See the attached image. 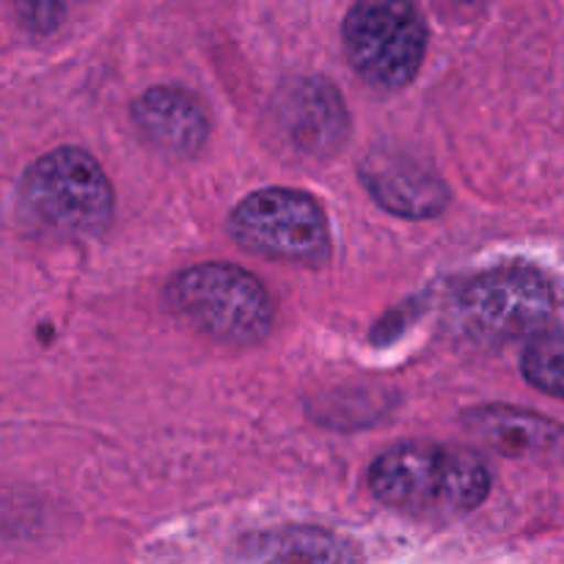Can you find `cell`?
<instances>
[{
    "instance_id": "1",
    "label": "cell",
    "mask_w": 564,
    "mask_h": 564,
    "mask_svg": "<svg viewBox=\"0 0 564 564\" xmlns=\"http://www.w3.org/2000/svg\"><path fill=\"white\" fill-rule=\"evenodd\" d=\"M369 488L402 516L446 521L477 510L488 499L490 471L471 449L405 444L375 460Z\"/></svg>"
},
{
    "instance_id": "2",
    "label": "cell",
    "mask_w": 564,
    "mask_h": 564,
    "mask_svg": "<svg viewBox=\"0 0 564 564\" xmlns=\"http://www.w3.org/2000/svg\"><path fill=\"white\" fill-rule=\"evenodd\" d=\"M165 297L182 319L224 345H257L275 317L262 281L235 264H196L171 281Z\"/></svg>"
},
{
    "instance_id": "3",
    "label": "cell",
    "mask_w": 564,
    "mask_h": 564,
    "mask_svg": "<svg viewBox=\"0 0 564 564\" xmlns=\"http://www.w3.org/2000/svg\"><path fill=\"white\" fill-rule=\"evenodd\" d=\"M20 202L33 220L69 237L102 235L113 215V187L83 149H53L25 171Z\"/></svg>"
},
{
    "instance_id": "4",
    "label": "cell",
    "mask_w": 564,
    "mask_h": 564,
    "mask_svg": "<svg viewBox=\"0 0 564 564\" xmlns=\"http://www.w3.org/2000/svg\"><path fill=\"white\" fill-rule=\"evenodd\" d=\"M554 284L534 268H496L460 286L452 297V323L479 345H505L534 334L556 312Z\"/></svg>"
},
{
    "instance_id": "5",
    "label": "cell",
    "mask_w": 564,
    "mask_h": 564,
    "mask_svg": "<svg viewBox=\"0 0 564 564\" xmlns=\"http://www.w3.org/2000/svg\"><path fill=\"white\" fill-rule=\"evenodd\" d=\"M345 50L364 80L394 91L422 69L427 25L411 0H358L345 20Z\"/></svg>"
},
{
    "instance_id": "6",
    "label": "cell",
    "mask_w": 564,
    "mask_h": 564,
    "mask_svg": "<svg viewBox=\"0 0 564 564\" xmlns=\"http://www.w3.org/2000/svg\"><path fill=\"white\" fill-rule=\"evenodd\" d=\"M229 231L242 248L279 262L317 264L328 257V220L308 193L268 187L235 207Z\"/></svg>"
},
{
    "instance_id": "7",
    "label": "cell",
    "mask_w": 564,
    "mask_h": 564,
    "mask_svg": "<svg viewBox=\"0 0 564 564\" xmlns=\"http://www.w3.org/2000/svg\"><path fill=\"white\" fill-rule=\"evenodd\" d=\"M361 180L380 207L402 218H433L449 202L444 182L411 154H367L361 163Z\"/></svg>"
},
{
    "instance_id": "8",
    "label": "cell",
    "mask_w": 564,
    "mask_h": 564,
    "mask_svg": "<svg viewBox=\"0 0 564 564\" xmlns=\"http://www.w3.org/2000/svg\"><path fill=\"white\" fill-rule=\"evenodd\" d=\"M231 564H358V551L328 529L279 527L242 538Z\"/></svg>"
},
{
    "instance_id": "9",
    "label": "cell",
    "mask_w": 564,
    "mask_h": 564,
    "mask_svg": "<svg viewBox=\"0 0 564 564\" xmlns=\"http://www.w3.org/2000/svg\"><path fill=\"white\" fill-rule=\"evenodd\" d=\"M281 119L297 147L317 154L336 152L350 132L345 102L339 91L325 80H297L295 86L286 88Z\"/></svg>"
},
{
    "instance_id": "10",
    "label": "cell",
    "mask_w": 564,
    "mask_h": 564,
    "mask_svg": "<svg viewBox=\"0 0 564 564\" xmlns=\"http://www.w3.org/2000/svg\"><path fill=\"white\" fill-rule=\"evenodd\" d=\"M132 119L158 149L171 154H196L207 141V116L182 88H149L132 105Z\"/></svg>"
},
{
    "instance_id": "11",
    "label": "cell",
    "mask_w": 564,
    "mask_h": 564,
    "mask_svg": "<svg viewBox=\"0 0 564 564\" xmlns=\"http://www.w3.org/2000/svg\"><path fill=\"white\" fill-rule=\"evenodd\" d=\"M468 427L496 452L512 457L551 455L564 446V430L560 424L518 408H479L468 416Z\"/></svg>"
},
{
    "instance_id": "12",
    "label": "cell",
    "mask_w": 564,
    "mask_h": 564,
    "mask_svg": "<svg viewBox=\"0 0 564 564\" xmlns=\"http://www.w3.org/2000/svg\"><path fill=\"white\" fill-rule=\"evenodd\" d=\"M523 375L545 394L564 400V328L540 330L523 352Z\"/></svg>"
},
{
    "instance_id": "13",
    "label": "cell",
    "mask_w": 564,
    "mask_h": 564,
    "mask_svg": "<svg viewBox=\"0 0 564 564\" xmlns=\"http://www.w3.org/2000/svg\"><path fill=\"white\" fill-rule=\"evenodd\" d=\"M17 17L36 36H47L64 20V0H14Z\"/></svg>"
},
{
    "instance_id": "14",
    "label": "cell",
    "mask_w": 564,
    "mask_h": 564,
    "mask_svg": "<svg viewBox=\"0 0 564 564\" xmlns=\"http://www.w3.org/2000/svg\"><path fill=\"white\" fill-rule=\"evenodd\" d=\"M435 3H441L444 9H452V11H457V14H463V11H468V9H479L485 0H435Z\"/></svg>"
}]
</instances>
